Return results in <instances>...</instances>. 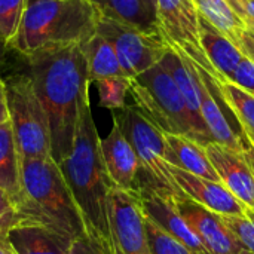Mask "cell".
Wrapping results in <instances>:
<instances>
[{"instance_id": "15", "label": "cell", "mask_w": 254, "mask_h": 254, "mask_svg": "<svg viewBox=\"0 0 254 254\" xmlns=\"http://www.w3.org/2000/svg\"><path fill=\"white\" fill-rule=\"evenodd\" d=\"M170 170L180 190L196 204L220 216L246 214L249 207L243 204L237 196H234L231 190H228L220 182L198 177L171 165Z\"/></svg>"}, {"instance_id": "24", "label": "cell", "mask_w": 254, "mask_h": 254, "mask_svg": "<svg viewBox=\"0 0 254 254\" xmlns=\"http://www.w3.org/2000/svg\"><path fill=\"white\" fill-rule=\"evenodd\" d=\"M199 13L237 46L247 30L246 19L231 6L228 0H193Z\"/></svg>"}, {"instance_id": "18", "label": "cell", "mask_w": 254, "mask_h": 254, "mask_svg": "<svg viewBox=\"0 0 254 254\" xmlns=\"http://www.w3.org/2000/svg\"><path fill=\"white\" fill-rule=\"evenodd\" d=\"M15 254H68L74 241L28 222H16L7 232Z\"/></svg>"}, {"instance_id": "4", "label": "cell", "mask_w": 254, "mask_h": 254, "mask_svg": "<svg viewBox=\"0 0 254 254\" xmlns=\"http://www.w3.org/2000/svg\"><path fill=\"white\" fill-rule=\"evenodd\" d=\"M101 13L88 0H34L27 3L10 49L34 54L80 45L97 33Z\"/></svg>"}, {"instance_id": "35", "label": "cell", "mask_w": 254, "mask_h": 254, "mask_svg": "<svg viewBox=\"0 0 254 254\" xmlns=\"http://www.w3.org/2000/svg\"><path fill=\"white\" fill-rule=\"evenodd\" d=\"M13 225H0V254H15L9 240L7 232Z\"/></svg>"}, {"instance_id": "29", "label": "cell", "mask_w": 254, "mask_h": 254, "mask_svg": "<svg viewBox=\"0 0 254 254\" xmlns=\"http://www.w3.org/2000/svg\"><path fill=\"white\" fill-rule=\"evenodd\" d=\"M222 220L229 228V231L237 237V240L254 254V210L247 208L243 216H222Z\"/></svg>"}, {"instance_id": "23", "label": "cell", "mask_w": 254, "mask_h": 254, "mask_svg": "<svg viewBox=\"0 0 254 254\" xmlns=\"http://www.w3.org/2000/svg\"><path fill=\"white\" fill-rule=\"evenodd\" d=\"M0 188L13 202L21 192V158L10 122L0 125Z\"/></svg>"}, {"instance_id": "5", "label": "cell", "mask_w": 254, "mask_h": 254, "mask_svg": "<svg viewBox=\"0 0 254 254\" xmlns=\"http://www.w3.org/2000/svg\"><path fill=\"white\" fill-rule=\"evenodd\" d=\"M129 94L134 106L164 134H179L198 141L185 98L161 63L132 77Z\"/></svg>"}, {"instance_id": "33", "label": "cell", "mask_w": 254, "mask_h": 254, "mask_svg": "<svg viewBox=\"0 0 254 254\" xmlns=\"http://www.w3.org/2000/svg\"><path fill=\"white\" fill-rule=\"evenodd\" d=\"M238 48L254 63V33L246 30L238 42Z\"/></svg>"}, {"instance_id": "22", "label": "cell", "mask_w": 254, "mask_h": 254, "mask_svg": "<svg viewBox=\"0 0 254 254\" xmlns=\"http://www.w3.org/2000/svg\"><path fill=\"white\" fill-rule=\"evenodd\" d=\"M80 49L86 61L91 83L106 77L125 76L113 46L98 33L80 43Z\"/></svg>"}, {"instance_id": "11", "label": "cell", "mask_w": 254, "mask_h": 254, "mask_svg": "<svg viewBox=\"0 0 254 254\" xmlns=\"http://www.w3.org/2000/svg\"><path fill=\"white\" fill-rule=\"evenodd\" d=\"M190 63L196 70L201 115L214 143L243 152L249 140L223 98L217 79L193 61Z\"/></svg>"}, {"instance_id": "28", "label": "cell", "mask_w": 254, "mask_h": 254, "mask_svg": "<svg viewBox=\"0 0 254 254\" xmlns=\"http://www.w3.org/2000/svg\"><path fill=\"white\" fill-rule=\"evenodd\" d=\"M144 219V228L147 235V243L150 246L152 254H193L186 246L177 241L174 237L162 231L152 220Z\"/></svg>"}, {"instance_id": "6", "label": "cell", "mask_w": 254, "mask_h": 254, "mask_svg": "<svg viewBox=\"0 0 254 254\" xmlns=\"http://www.w3.org/2000/svg\"><path fill=\"white\" fill-rule=\"evenodd\" d=\"M7 94L9 122L21 159L52 158L51 125L30 76L13 73L3 79ZM54 159V158H52Z\"/></svg>"}, {"instance_id": "2", "label": "cell", "mask_w": 254, "mask_h": 254, "mask_svg": "<svg viewBox=\"0 0 254 254\" xmlns=\"http://www.w3.org/2000/svg\"><path fill=\"white\" fill-rule=\"evenodd\" d=\"M89 94L82 100L70 155L60 164L80 213L86 238L101 254H113L110 228L112 182L106 173Z\"/></svg>"}, {"instance_id": "39", "label": "cell", "mask_w": 254, "mask_h": 254, "mask_svg": "<svg viewBox=\"0 0 254 254\" xmlns=\"http://www.w3.org/2000/svg\"><path fill=\"white\" fill-rule=\"evenodd\" d=\"M146 3V6L149 7V10L156 16V0H143Z\"/></svg>"}, {"instance_id": "37", "label": "cell", "mask_w": 254, "mask_h": 254, "mask_svg": "<svg viewBox=\"0 0 254 254\" xmlns=\"http://www.w3.org/2000/svg\"><path fill=\"white\" fill-rule=\"evenodd\" d=\"M10 52H13L6 43H3L1 40H0V67H3L6 63H7V57H9V54Z\"/></svg>"}, {"instance_id": "36", "label": "cell", "mask_w": 254, "mask_h": 254, "mask_svg": "<svg viewBox=\"0 0 254 254\" xmlns=\"http://www.w3.org/2000/svg\"><path fill=\"white\" fill-rule=\"evenodd\" d=\"M243 152H244V156H246V159H247V162H249V167H250V170H252V174H253L254 179V147L250 144V141L244 146Z\"/></svg>"}, {"instance_id": "32", "label": "cell", "mask_w": 254, "mask_h": 254, "mask_svg": "<svg viewBox=\"0 0 254 254\" xmlns=\"http://www.w3.org/2000/svg\"><path fill=\"white\" fill-rule=\"evenodd\" d=\"M68 254H101L95 247L94 244H91V241L88 238H80V240H76L70 250Z\"/></svg>"}, {"instance_id": "25", "label": "cell", "mask_w": 254, "mask_h": 254, "mask_svg": "<svg viewBox=\"0 0 254 254\" xmlns=\"http://www.w3.org/2000/svg\"><path fill=\"white\" fill-rule=\"evenodd\" d=\"M217 82L244 135L247 140H254V95L223 77L217 79Z\"/></svg>"}, {"instance_id": "14", "label": "cell", "mask_w": 254, "mask_h": 254, "mask_svg": "<svg viewBox=\"0 0 254 254\" xmlns=\"http://www.w3.org/2000/svg\"><path fill=\"white\" fill-rule=\"evenodd\" d=\"M100 149L106 173L113 188L134 193L141 165L134 149L115 122L107 137L101 138Z\"/></svg>"}, {"instance_id": "43", "label": "cell", "mask_w": 254, "mask_h": 254, "mask_svg": "<svg viewBox=\"0 0 254 254\" xmlns=\"http://www.w3.org/2000/svg\"><path fill=\"white\" fill-rule=\"evenodd\" d=\"M252 1H254V0H252Z\"/></svg>"}, {"instance_id": "19", "label": "cell", "mask_w": 254, "mask_h": 254, "mask_svg": "<svg viewBox=\"0 0 254 254\" xmlns=\"http://www.w3.org/2000/svg\"><path fill=\"white\" fill-rule=\"evenodd\" d=\"M165 138V161L176 168L188 171L193 176L204 177L213 182H220L219 176L207 155L205 146L198 141L179 135L164 134Z\"/></svg>"}, {"instance_id": "26", "label": "cell", "mask_w": 254, "mask_h": 254, "mask_svg": "<svg viewBox=\"0 0 254 254\" xmlns=\"http://www.w3.org/2000/svg\"><path fill=\"white\" fill-rule=\"evenodd\" d=\"M98 91L100 106L110 110H121L127 106V95L131 88V77L113 76L94 82Z\"/></svg>"}, {"instance_id": "9", "label": "cell", "mask_w": 254, "mask_h": 254, "mask_svg": "<svg viewBox=\"0 0 254 254\" xmlns=\"http://www.w3.org/2000/svg\"><path fill=\"white\" fill-rule=\"evenodd\" d=\"M156 21L161 36L173 49L183 52L216 79L222 77L201 46L199 10L193 0H156Z\"/></svg>"}, {"instance_id": "42", "label": "cell", "mask_w": 254, "mask_h": 254, "mask_svg": "<svg viewBox=\"0 0 254 254\" xmlns=\"http://www.w3.org/2000/svg\"><path fill=\"white\" fill-rule=\"evenodd\" d=\"M30 1H34V0H27V3H30Z\"/></svg>"}, {"instance_id": "13", "label": "cell", "mask_w": 254, "mask_h": 254, "mask_svg": "<svg viewBox=\"0 0 254 254\" xmlns=\"http://www.w3.org/2000/svg\"><path fill=\"white\" fill-rule=\"evenodd\" d=\"M174 205L211 254H250L222 220V216L188 198L183 192L173 196Z\"/></svg>"}, {"instance_id": "30", "label": "cell", "mask_w": 254, "mask_h": 254, "mask_svg": "<svg viewBox=\"0 0 254 254\" xmlns=\"http://www.w3.org/2000/svg\"><path fill=\"white\" fill-rule=\"evenodd\" d=\"M229 80L254 95V63L247 55L238 64Z\"/></svg>"}, {"instance_id": "41", "label": "cell", "mask_w": 254, "mask_h": 254, "mask_svg": "<svg viewBox=\"0 0 254 254\" xmlns=\"http://www.w3.org/2000/svg\"><path fill=\"white\" fill-rule=\"evenodd\" d=\"M249 141H250V144L254 147V140H249Z\"/></svg>"}, {"instance_id": "17", "label": "cell", "mask_w": 254, "mask_h": 254, "mask_svg": "<svg viewBox=\"0 0 254 254\" xmlns=\"http://www.w3.org/2000/svg\"><path fill=\"white\" fill-rule=\"evenodd\" d=\"M161 64L168 70V73L173 76L174 82L177 83L185 103L188 106L189 115L192 118L198 143L202 146H207L210 143H214L204 119L201 115V104H199V91H198V77L196 70L190 60L180 51H176L173 48L168 49L165 57L162 58Z\"/></svg>"}, {"instance_id": "3", "label": "cell", "mask_w": 254, "mask_h": 254, "mask_svg": "<svg viewBox=\"0 0 254 254\" xmlns=\"http://www.w3.org/2000/svg\"><path fill=\"white\" fill-rule=\"evenodd\" d=\"M13 205L18 222L45 226L70 241L86 238L70 188L52 158L21 159V192Z\"/></svg>"}, {"instance_id": "27", "label": "cell", "mask_w": 254, "mask_h": 254, "mask_svg": "<svg viewBox=\"0 0 254 254\" xmlns=\"http://www.w3.org/2000/svg\"><path fill=\"white\" fill-rule=\"evenodd\" d=\"M27 0H0V40L10 46L13 42Z\"/></svg>"}, {"instance_id": "20", "label": "cell", "mask_w": 254, "mask_h": 254, "mask_svg": "<svg viewBox=\"0 0 254 254\" xmlns=\"http://www.w3.org/2000/svg\"><path fill=\"white\" fill-rule=\"evenodd\" d=\"M199 37L201 46L214 67V70L226 80L231 79L232 73L237 70L238 64L243 61L246 54L223 33H220L214 25H211L199 13Z\"/></svg>"}, {"instance_id": "7", "label": "cell", "mask_w": 254, "mask_h": 254, "mask_svg": "<svg viewBox=\"0 0 254 254\" xmlns=\"http://www.w3.org/2000/svg\"><path fill=\"white\" fill-rule=\"evenodd\" d=\"M113 122L119 127L131 147L134 149L143 173L158 186L171 192H182L177 186L170 164L165 161L164 132L153 125L135 106H125L113 112Z\"/></svg>"}, {"instance_id": "40", "label": "cell", "mask_w": 254, "mask_h": 254, "mask_svg": "<svg viewBox=\"0 0 254 254\" xmlns=\"http://www.w3.org/2000/svg\"><path fill=\"white\" fill-rule=\"evenodd\" d=\"M247 30L254 33V19H247Z\"/></svg>"}, {"instance_id": "8", "label": "cell", "mask_w": 254, "mask_h": 254, "mask_svg": "<svg viewBox=\"0 0 254 254\" xmlns=\"http://www.w3.org/2000/svg\"><path fill=\"white\" fill-rule=\"evenodd\" d=\"M97 33L113 46L125 76L131 79L159 64L171 48L161 34H149L103 15L98 19Z\"/></svg>"}, {"instance_id": "31", "label": "cell", "mask_w": 254, "mask_h": 254, "mask_svg": "<svg viewBox=\"0 0 254 254\" xmlns=\"http://www.w3.org/2000/svg\"><path fill=\"white\" fill-rule=\"evenodd\" d=\"M18 216L12 198L0 188V225H15Z\"/></svg>"}, {"instance_id": "12", "label": "cell", "mask_w": 254, "mask_h": 254, "mask_svg": "<svg viewBox=\"0 0 254 254\" xmlns=\"http://www.w3.org/2000/svg\"><path fill=\"white\" fill-rule=\"evenodd\" d=\"M110 228L113 254H152L144 219L134 193L112 188Z\"/></svg>"}, {"instance_id": "16", "label": "cell", "mask_w": 254, "mask_h": 254, "mask_svg": "<svg viewBox=\"0 0 254 254\" xmlns=\"http://www.w3.org/2000/svg\"><path fill=\"white\" fill-rule=\"evenodd\" d=\"M205 150L220 183L243 204L254 210V179L244 152L219 143L207 144Z\"/></svg>"}, {"instance_id": "1", "label": "cell", "mask_w": 254, "mask_h": 254, "mask_svg": "<svg viewBox=\"0 0 254 254\" xmlns=\"http://www.w3.org/2000/svg\"><path fill=\"white\" fill-rule=\"evenodd\" d=\"M22 63L48 115L52 158L60 165L71 152L80 104L89 94L85 57L80 45H73L34 54Z\"/></svg>"}, {"instance_id": "10", "label": "cell", "mask_w": 254, "mask_h": 254, "mask_svg": "<svg viewBox=\"0 0 254 254\" xmlns=\"http://www.w3.org/2000/svg\"><path fill=\"white\" fill-rule=\"evenodd\" d=\"M176 193L182 192H171L161 188L150 177H147L143 170L140 171L134 195L138 201L141 214L186 246L193 254H211L176 208L173 201Z\"/></svg>"}, {"instance_id": "38", "label": "cell", "mask_w": 254, "mask_h": 254, "mask_svg": "<svg viewBox=\"0 0 254 254\" xmlns=\"http://www.w3.org/2000/svg\"><path fill=\"white\" fill-rule=\"evenodd\" d=\"M246 12H247V19H254V1L252 0L246 1Z\"/></svg>"}, {"instance_id": "21", "label": "cell", "mask_w": 254, "mask_h": 254, "mask_svg": "<svg viewBox=\"0 0 254 254\" xmlns=\"http://www.w3.org/2000/svg\"><path fill=\"white\" fill-rule=\"evenodd\" d=\"M103 16L134 25L149 34H161L156 16L143 0H88Z\"/></svg>"}, {"instance_id": "34", "label": "cell", "mask_w": 254, "mask_h": 254, "mask_svg": "<svg viewBox=\"0 0 254 254\" xmlns=\"http://www.w3.org/2000/svg\"><path fill=\"white\" fill-rule=\"evenodd\" d=\"M9 122V109H7V94L4 80L0 77V125Z\"/></svg>"}]
</instances>
